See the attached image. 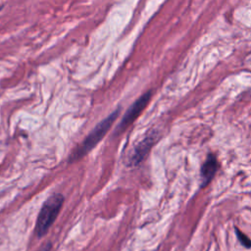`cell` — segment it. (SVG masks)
Here are the masks:
<instances>
[{"label":"cell","instance_id":"6da1fadb","mask_svg":"<svg viewBox=\"0 0 251 251\" xmlns=\"http://www.w3.org/2000/svg\"><path fill=\"white\" fill-rule=\"evenodd\" d=\"M120 114V110L117 109L113 113H111L107 118H105L103 121H101L91 131L90 133L85 137V139L81 142V144L76 147L73 153L70 155L69 162H75L82 158L84 155H86L89 151H91L98 143L99 141L106 135V133L111 128L113 123L116 121Z\"/></svg>","mask_w":251,"mask_h":251},{"label":"cell","instance_id":"7a4b0ae2","mask_svg":"<svg viewBox=\"0 0 251 251\" xmlns=\"http://www.w3.org/2000/svg\"><path fill=\"white\" fill-rule=\"evenodd\" d=\"M64 196L61 193H54L43 203L35 225L34 231L38 237L47 233L50 226L57 219L64 203Z\"/></svg>","mask_w":251,"mask_h":251},{"label":"cell","instance_id":"3957f363","mask_svg":"<svg viewBox=\"0 0 251 251\" xmlns=\"http://www.w3.org/2000/svg\"><path fill=\"white\" fill-rule=\"evenodd\" d=\"M151 98V91H147L144 94H142L137 100L133 102V104L127 109L126 114L124 115L121 123L116 128L115 133L120 134L122 133L142 112V110L146 107L149 100Z\"/></svg>","mask_w":251,"mask_h":251},{"label":"cell","instance_id":"277c9868","mask_svg":"<svg viewBox=\"0 0 251 251\" xmlns=\"http://www.w3.org/2000/svg\"><path fill=\"white\" fill-rule=\"evenodd\" d=\"M158 139V132L152 130L146 134V136L140 140L136 146L133 148L132 152L128 156V166H137L139 165L145 158L150 148Z\"/></svg>","mask_w":251,"mask_h":251},{"label":"cell","instance_id":"5b68a950","mask_svg":"<svg viewBox=\"0 0 251 251\" xmlns=\"http://www.w3.org/2000/svg\"><path fill=\"white\" fill-rule=\"evenodd\" d=\"M218 170V162L214 155H209L201 168V186H206L214 177Z\"/></svg>","mask_w":251,"mask_h":251},{"label":"cell","instance_id":"8992f818","mask_svg":"<svg viewBox=\"0 0 251 251\" xmlns=\"http://www.w3.org/2000/svg\"><path fill=\"white\" fill-rule=\"evenodd\" d=\"M235 233H236V236H237V239L239 240V242L245 246L246 248H249L251 247V239H249L242 231H240L237 227H235Z\"/></svg>","mask_w":251,"mask_h":251}]
</instances>
